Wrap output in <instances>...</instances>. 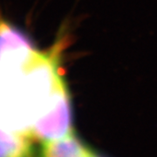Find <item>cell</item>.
Masks as SVG:
<instances>
[{
    "mask_svg": "<svg viewBox=\"0 0 157 157\" xmlns=\"http://www.w3.org/2000/svg\"><path fill=\"white\" fill-rule=\"evenodd\" d=\"M73 120L72 96L61 73L52 93L49 107L34 122L26 136L41 142L59 139L73 133Z\"/></svg>",
    "mask_w": 157,
    "mask_h": 157,
    "instance_id": "6da1fadb",
    "label": "cell"
},
{
    "mask_svg": "<svg viewBox=\"0 0 157 157\" xmlns=\"http://www.w3.org/2000/svg\"><path fill=\"white\" fill-rule=\"evenodd\" d=\"M36 52L27 34L0 16V66L23 67Z\"/></svg>",
    "mask_w": 157,
    "mask_h": 157,
    "instance_id": "7a4b0ae2",
    "label": "cell"
},
{
    "mask_svg": "<svg viewBox=\"0 0 157 157\" xmlns=\"http://www.w3.org/2000/svg\"><path fill=\"white\" fill-rule=\"evenodd\" d=\"M90 152L73 132L59 139L43 141L39 157H89Z\"/></svg>",
    "mask_w": 157,
    "mask_h": 157,
    "instance_id": "3957f363",
    "label": "cell"
},
{
    "mask_svg": "<svg viewBox=\"0 0 157 157\" xmlns=\"http://www.w3.org/2000/svg\"><path fill=\"white\" fill-rule=\"evenodd\" d=\"M32 140L23 135L12 142L0 141V157H33Z\"/></svg>",
    "mask_w": 157,
    "mask_h": 157,
    "instance_id": "277c9868",
    "label": "cell"
},
{
    "mask_svg": "<svg viewBox=\"0 0 157 157\" xmlns=\"http://www.w3.org/2000/svg\"><path fill=\"white\" fill-rule=\"evenodd\" d=\"M23 135H16L11 132L7 131L6 129L0 127V141L1 142H12L18 140Z\"/></svg>",
    "mask_w": 157,
    "mask_h": 157,
    "instance_id": "5b68a950",
    "label": "cell"
},
{
    "mask_svg": "<svg viewBox=\"0 0 157 157\" xmlns=\"http://www.w3.org/2000/svg\"><path fill=\"white\" fill-rule=\"evenodd\" d=\"M89 157H103V156H101V155H99L98 154H95L94 152H93L92 150H91V152H90Z\"/></svg>",
    "mask_w": 157,
    "mask_h": 157,
    "instance_id": "8992f818",
    "label": "cell"
}]
</instances>
